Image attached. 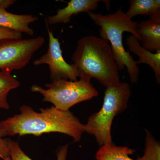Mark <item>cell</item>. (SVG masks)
<instances>
[{
    "label": "cell",
    "instance_id": "19",
    "mask_svg": "<svg viewBox=\"0 0 160 160\" xmlns=\"http://www.w3.org/2000/svg\"><path fill=\"white\" fill-rule=\"evenodd\" d=\"M16 2V1L15 0H0V9H6Z\"/></svg>",
    "mask_w": 160,
    "mask_h": 160
},
{
    "label": "cell",
    "instance_id": "14",
    "mask_svg": "<svg viewBox=\"0 0 160 160\" xmlns=\"http://www.w3.org/2000/svg\"><path fill=\"white\" fill-rule=\"evenodd\" d=\"M20 83L11 73L0 71V109L9 110L7 97L9 92L19 87Z\"/></svg>",
    "mask_w": 160,
    "mask_h": 160
},
{
    "label": "cell",
    "instance_id": "11",
    "mask_svg": "<svg viewBox=\"0 0 160 160\" xmlns=\"http://www.w3.org/2000/svg\"><path fill=\"white\" fill-rule=\"evenodd\" d=\"M37 17L32 15H17L0 9V28H7L20 33H26L30 36L34 34L29 24L37 21Z\"/></svg>",
    "mask_w": 160,
    "mask_h": 160
},
{
    "label": "cell",
    "instance_id": "8",
    "mask_svg": "<svg viewBox=\"0 0 160 160\" xmlns=\"http://www.w3.org/2000/svg\"><path fill=\"white\" fill-rule=\"evenodd\" d=\"M137 32L144 49L151 52L160 50V10L137 23Z\"/></svg>",
    "mask_w": 160,
    "mask_h": 160
},
{
    "label": "cell",
    "instance_id": "7",
    "mask_svg": "<svg viewBox=\"0 0 160 160\" xmlns=\"http://www.w3.org/2000/svg\"><path fill=\"white\" fill-rule=\"evenodd\" d=\"M49 35V48L47 52L33 62L35 66L47 64L49 66L51 82L60 79L78 81L79 73L73 64H69L63 58L58 38H55L46 23Z\"/></svg>",
    "mask_w": 160,
    "mask_h": 160
},
{
    "label": "cell",
    "instance_id": "17",
    "mask_svg": "<svg viewBox=\"0 0 160 160\" xmlns=\"http://www.w3.org/2000/svg\"><path fill=\"white\" fill-rule=\"evenodd\" d=\"M7 135L5 127L2 121H0V160H4L10 157L8 150V139L4 138Z\"/></svg>",
    "mask_w": 160,
    "mask_h": 160
},
{
    "label": "cell",
    "instance_id": "4",
    "mask_svg": "<svg viewBox=\"0 0 160 160\" xmlns=\"http://www.w3.org/2000/svg\"><path fill=\"white\" fill-rule=\"evenodd\" d=\"M130 86L126 82L106 87L102 108L88 118L84 132L95 138L99 146L112 143V126L114 118L127 109L131 96Z\"/></svg>",
    "mask_w": 160,
    "mask_h": 160
},
{
    "label": "cell",
    "instance_id": "2",
    "mask_svg": "<svg viewBox=\"0 0 160 160\" xmlns=\"http://www.w3.org/2000/svg\"><path fill=\"white\" fill-rule=\"evenodd\" d=\"M72 61L80 79L94 78L106 87L121 82L111 46L102 38L95 36L81 38L72 54Z\"/></svg>",
    "mask_w": 160,
    "mask_h": 160
},
{
    "label": "cell",
    "instance_id": "20",
    "mask_svg": "<svg viewBox=\"0 0 160 160\" xmlns=\"http://www.w3.org/2000/svg\"><path fill=\"white\" fill-rule=\"evenodd\" d=\"M4 160H11V158H10V157L7 158L6 159Z\"/></svg>",
    "mask_w": 160,
    "mask_h": 160
},
{
    "label": "cell",
    "instance_id": "18",
    "mask_svg": "<svg viewBox=\"0 0 160 160\" xmlns=\"http://www.w3.org/2000/svg\"><path fill=\"white\" fill-rule=\"evenodd\" d=\"M22 33L7 28H0V40L6 39H21Z\"/></svg>",
    "mask_w": 160,
    "mask_h": 160
},
{
    "label": "cell",
    "instance_id": "3",
    "mask_svg": "<svg viewBox=\"0 0 160 160\" xmlns=\"http://www.w3.org/2000/svg\"><path fill=\"white\" fill-rule=\"evenodd\" d=\"M95 24L101 27L100 37L111 44V48L119 71L127 68L129 81L137 82L139 76V68L136 61L126 52L123 44V32H130L140 42L141 40L137 32V23L129 18L120 8L112 14L103 15L93 12H87Z\"/></svg>",
    "mask_w": 160,
    "mask_h": 160
},
{
    "label": "cell",
    "instance_id": "13",
    "mask_svg": "<svg viewBox=\"0 0 160 160\" xmlns=\"http://www.w3.org/2000/svg\"><path fill=\"white\" fill-rule=\"evenodd\" d=\"M129 8L126 12L129 18L140 15H146L149 17L160 10L159 0H130Z\"/></svg>",
    "mask_w": 160,
    "mask_h": 160
},
{
    "label": "cell",
    "instance_id": "10",
    "mask_svg": "<svg viewBox=\"0 0 160 160\" xmlns=\"http://www.w3.org/2000/svg\"><path fill=\"white\" fill-rule=\"evenodd\" d=\"M126 43L130 52L139 58L137 64H146L154 72L155 78L158 84L160 83V50L153 53L148 51L140 45L139 41L134 36L131 35L126 39Z\"/></svg>",
    "mask_w": 160,
    "mask_h": 160
},
{
    "label": "cell",
    "instance_id": "9",
    "mask_svg": "<svg viewBox=\"0 0 160 160\" xmlns=\"http://www.w3.org/2000/svg\"><path fill=\"white\" fill-rule=\"evenodd\" d=\"M99 0H71L63 9H58L56 14L49 16L46 23L49 25L67 24L69 22L71 17L81 12H92L97 9Z\"/></svg>",
    "mask_w": 160,
    "mask_h": 160
},
{
    "label": "cell",
    "instance_id": "15",
    "mask_svg": "<svg viewBox=\"0 0 160 160\" xmlns=\"http://www.w3.org/2000/svg\"><path fill=\"white\" fill-rule=\"evenodd\" d=\"M8 148L11 160H32L29 158L20 148L16 142L8 139ZM69 145L60 147L57 152V160H66Z\"/></svg>",
    "mask_w": 160,
    "mask_h": 160
},
{
    "label": "cell",
    "instance_id": "6",
    "mask_svg": "<svg viewBox=\"0 0 160 160\" xmlns=\"http://www.w3.org/2000/svg\"><path fill=\"white\" fill-rule=\"evenodd\" d=\"M45 42L42 36L28 39L0 40V69L10 72L22 69Z\"/></svg>",
    "mask_w": 160,
    "mask_h": 160
},
{
    "label": "cell",
    "instance_id": "12",
    "mask_svg": "<svg viewBox=\"0 0 160 160\" xmlns=\"http://www.w3.org/2000/svg\"><path fill=\"white\" fill-rule=\"evenodd\" d=\"M136 151L127 146H119L113 144H107L100 146L96 153L97 160H137L129 157Z\"/></svg>",
    "mask_w": 160,
    "mask_h": 160
},
{
    "label": "cell",
    "instance_id": "16",
    "mask_svg": "<svg viewBox=\"0 0 160 160\" xmlns=\"http://www.w3.org/2000/svg\"><path fill=\"white\" fill-rule=\"evenodd\" d=\"M145 149L144 155L137 160H160V143L157 141L151 132L145 129Z\"/></svg>",
    "mask_w": 160,
    "mask_h": 160
},
{
    "label": "cell",
    "instance_id": "5",
    "mask_svg": "<svg viewBox=\"0 0 160 160\" xmlns=\"http://www.w3.org/2000/svg\"><path fill=\"white\" fill-rule=\"evenodd\" d=\"M90 81L83 78L77 81L60 79L46 84L47 89L34 84L31 90L42 95L43 102L51 103L57 109L68 111L78 103L98 96V92Z\"/></svg>",
    "mask_w": 160,
    "mask_h": 160
},
{
    "label": "cell",
    "instance_id": "1",
    "mask_svg": "<svg viewBox=\"0 0 160 160\" xmlns=\"http://www.w3.org/2000/svg\"><path fill=\"white\" fill-rule=\"evenodd\" d=\"M19 114L2 121L7 135H33L39 136L49 132L68 135L74 142H79L84 132V125L70 110L63 111L54 106L41 108L39 112L23 105Z\"/></svg>",
    "mask_w": 160,
    "mask_h": 160
}]
</instances>
